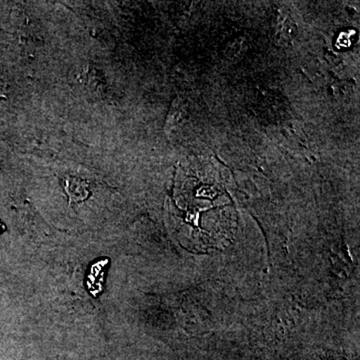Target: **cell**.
Listing matches in <instances>:
<instances>
[{
    "label": "cell",
    "instance_id": "obj_1",
    "mask_svg": "<svg viewBox=\"0 0 360 360\" xmlns=\"http://www.w3.org/2000/svg\"><path fill=\"white\" fill-rule=\"evenodd\" d=\"M63 186H65V193L68 194V200H70V205H72V203L75 205V203L86 200L91 193L89 182L79 179V177L68 175L63 179Z\"/></svg>",
    "mask_w": 360,
    "mask_h": 360
},
{
    "label": "cell",
    "instance_id": "obj_2",
    "mask_svg": "<svg viewBox=\"0 0 360 360\" xmlns=\"http://www.w3.org/2000/svg\"><path fill=\"white\" fill-rule=\"evenodd\" d=\"M4 231H6V225L2 224L1 220H0V234H1Z\"/></svg>",
    "mask_w": 360,
    "mask_h": 360
}]
</instances>
